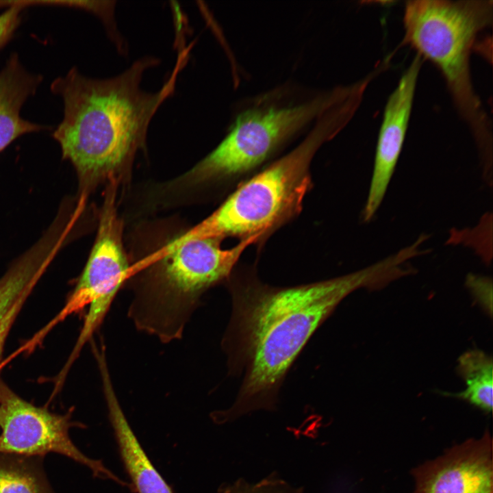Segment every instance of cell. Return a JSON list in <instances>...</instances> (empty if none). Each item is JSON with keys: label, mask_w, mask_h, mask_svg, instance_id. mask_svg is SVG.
I'll use <instances>...</instances> for the list:
<instances>
[{"label": "cell", "mask_w": 493, "mask_h": 493, "mask_svg": "<svg viewBox=\"0 0 493 493\" xmlns=\"http://www.w3.org/2000/svg\"><path fill=\"white\" fill-rule=\"evenodd\" d=\"M118 185L105 186L96 238L84 270L60 313L34 340H40L59 322L88 307L76 343L83 347L103 323L118 291L134 275L123 244V225L118 213Z\"/></svg>", "instance_id": "52a82bcc"}, {"label": "cell", "mask_w": 493, "mask_h": 493, "mask_svg": "<svg viewBox=\"0 0 493 493\" xmlns=\"http://www.w3.org/2000/svg\"><path fill=\"white\" fill-rule=\"evenodd\" d=\"M9 5V1H0V8H7Z\"/></svg>", "instance_id": "44dd1931"}, {"label": "cell", "mask_w": 493, "mask_h": 493, "mask_svg": "<svg viewBox=\"0 0 493 493\" xmlns=\"http://www.w3.org/2000/svg\"><path fill=\"white\" fill-rule=\"evenodd\" d=\"M189 51H179L170 75L154 92L140 87L145 71L160 63L153 56L136 60L110 78L88 77L73 67L51 83L64 105L53 137L76 171L79 199L102 185H119L129 175L137 153L146 147L153 117L175 92Z\"/></svg>", "instance_id": "7a4b0ae2"}, {"label": "cell", "mask_w": 493, "mask_h": 493, "mask_svg": "<svg viewBox=\"0 0 493 493\" xmlns=\"http://www.w3.org/2000/svg\"><path fill=\"white\" fill-rule=\"evenodd\" d=\"M457 370L465 381V390L457 393L442 394L464 400L485 412H491L493 405L492 356L479 349L467 351L459 357Z\"/></svg>", "instance_id": "5bb4252c"}, {"label": "cell", "mask_w": 493, "mask_h": 493, "mask_svg": "<svg viewBox=\"0 0 493 493\" xmlns=\"http://www.w3.org/2000/svg\"><path fill=\"white\" fill-rule=\"evenodd\" d=\"M492 1H408L403 44L442 72L475 138L482 167L492 165V124L472 84L470 58L477 35L492 23Z\"/></svg>", "instance_id": "5b68a950"}, {"label": "cell", "mask_w": 493, "mask_h": 493, "mask_svg": "<svg viewBox=\"0 0 493 493\" xmlns=\"http://www.w3.org/2000/svg\"><path fill=\"white\" fill-rule=\"evenodd\" d=\"M416 493H492V440L483 438L453 447L414 471Z\"/></svg>", "instance_id": "30bf717a"}, {"label": "cell", "mask_w": 493, "mask_h": 493, "mask_svg": "<svg viewBox=\"0 0 493 493\" xmlns=\"http://www.w3.org/2000/svg\"><path fill=\"white\" fill-rule=\"evenodd\" d=\"M218 493H302L301 489L291 488L284 481L268 477L256 483L239 479L220 488Z\"/></svg>", "instance_id": "e0dca14e"}, {"label": "cell", "mask_w": 493, "mask_h": 493, "mask_svg": "<svg viewBox=\"0 0 493 493\" xmlns=\"http://www.w3.org/2000/svg\"><path fill=\"white\" fill-rule=\"evenodd\" d=\"M422 59L416 55L386 103L378 135L374 166L362 220L370 221L387 192L401 155L413 105Z\"/></svg>", "instance_id": "9c48e42d"}, {"label": "cell", "mask_w": 493, "mask_h": 493, "mask_svg": "<svg viewBox=\"0 0 493 493\" xmlns=\"http://www.w3.org/2000/svg\"><path fill=\"white\" fill-rule=\"evenodd\" d=\"M358 107L351 97L332 104L295 148L240 184L216 210L181 236L261 241L296 218L312 187L309 169L314 157L346 126Z\"/></svg>", "instance_id": "3957f363"}, {"label": "cell", "mask_w": 493, "mask_h": 493, "mask_svg": "<svg viewBox=\"0 0 493 493\" xmlns=\"http://www.w3.org/2000/svg\"><path fill=\"white\" fill-rule=\"evenodd\" d=\"M42 77L27 71L16 53L0 71V153L19 137L45 130V125L23 118L21 110L36 93Z\"/></svg>", "instance_id": "4fadbf2b"}, {"label": "cell", "mask_w": 493, "mask_h": 493, "mask_svg": "<svg viewBox=\"0 0 493 493\" xmlns=\"http://www.w3.org/2000/svg\"><path fill=\"white\" fill-rule=\"evenodd\" d=\"M8 333H9V329H8V327L3 325H0V362L1 361L3 348H4L5 342V340H6Z\"/></svg>", "instance_id": "ffe728a7"}, {"label": "cell", "mask_w": 493, "mask_h": 493, "mask_svg": "<svg viewBox=\"0 0 493 493\" xmlns=\"http://www.w3.org/2000/svg\"><path fill=\"white\" fill-rule=\"evenodd\" d=\"M102 345H104V346H105V344H102ZM95 347H99V346H94V349Z\"/></svg>", "instance_id": "7402d4cb"}, {"label": "cell", "mask_w": 493, "mask_h": 493, "mask_svg": "<svg viewBox=\"0 0 493 493\" xmlns=\"http://www.w3.org/2000/svg\"><path fill=\"white\" fill-rule=\"evenodd\" d=\"M72 426L70 416L36 407L0 381V453L26 457L60 453L83 464L94 477L129 486L101 460L91 459L79 450L69 437Z\"/></svg>", "instance_id": "ba28073f"}, {"label": "cell", "mask_w": 493, "mask_h": 493, "mask_svg": "<svg viewBox=\"0 0 493 493\" xmlns=\"http://www.w3.org/2000/svg\"><path fill=\"white\" fill-rule=\"evenodd\" d=\"M110 422L120 456L137 493H173L151 463L129 425L114 390L107 360L97 362Z\"/></svg>", "instance_id": "7c38bea8"}, {"label": "cell", "mask_w": 493, "mask_h": 493, "mask_svg": "<svg viewBox=\"0 0 493 493\" xmlns=\"http://www.w3.org/2000/svg\"><path fill=\"white\" fill-rule=\"evenodd\" d=\"M258 242L251 238L225 249L216 239L173 238L133 264L128 316L163 343L181 339L202 295L227 280L245 249Z\"/></svg>", "instance_id": "277c9868"}, {"label": "cell", "mask_w": 493, "mask_h": 493, "mask_svg": "<svg viewBox=\"0 0 493 493\" xmlns=\"http://www.w3.org/2000/svg\"><path fill=\"white\" fill-rule=\"evenodd\" d=\"M467 288L470 290L475 301L492 316V281L488 277L470 274L466 280Z\"/></svg>", "instance_id": "d6986e66"}, {"label": "cell", "mask_w": 493, "mask_h": 493, "mask_svg": "<svg viewBox=\"0 0 493 493\" xmlns=\"http://www.w3.org/2000/svg\"><path fill=\"white\" fill-rule=\"evenodd\" d=\"M73 225L66 215L58 213L42 238L0 279V323L19 301L27 298L66 242Z\"/></svg>", "instance_id": "8fae6325"}, {"label": "cell", "mask_w": 493, "mask_h": 493, "mask_svg": "<svg viewBox=\"0 0 493 493\" xmlns=\"http://www.w3.org/2000/svg\"><path fill=\"white\" fill-rule=\"evenodd\" d=\"M34 4L37 5V1H15L0 14V49L14 34L21 23L24 9Z\"/></svg>", "instance_id": "ac0fdd59"}, {"label": "cell", "mask_w": 493, "mask_h": 493, "mask_svg": "<svg viewBox=\"0 0 493 493\" xmlns=\"http://www.w3.org/2000/svg\"><path fill=\"white\" fill-rule=\"evenodd\" d=\"M0 493H51L26 457L0 455Z\"/></svg>", "instance_id": "9a60e30c"}, {"label": "cell", "mask_w": 493, "mask_h": 493, "mask_svg": "<svg viewBox=\"0 0 493 493\" xmlns=\"http://www.w3.org/2000/svg\"><path fill=\"white\" fill-rule=\"evenodd\" d=\"M349 86L296 99L285 87L253 99L235 116L220 143L180 181L210 185L233 182L273 157L344 97Z\"/></svg>", "instance_id": "8992f818"}, {"label": "cell", "mask_w": 493, "mask_h": 493, "mask_svg": "<svg viewBox=\"0 0 493 493\" xmlns=\"http://www.w3.org/2000/svg\"><path fill=\"white\" fill-rule=\"evenodd\" d=\"M394 279L383 259L330 279L291 287L263 283L251 273L228 280L232 313L222 346L231 372L244 374L232 406L213 414L218 422L273 409L284 377L310 337L349 294L379 290Z\"/></svg>", "instance_id": "6da1fadb"}, {"label": "cell", "mask_w": 493, "mask_h": 493, "mask_svg": "<svg viewBox=\"0 0 493 493\" xmlns=\"http://www.w3.org/2000/svg\"><path fill=\"white\" fill-rule=\"evenodd\" d=\"M116 1H52L51 4L81 9L99 17L104 24L110 38L121 52L125 51L123 38L117 30L115 21Z\"/></svg>", "instance_id": "2e32d148"}]
</instances>
